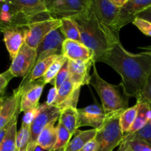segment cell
Returning <instances> with one entry per match:
<instances>
[{"label": "cell", "instance_id": "13", "mask_svg": "<svg viewBox=\"0 0 151 151\" xmlns=\"http://www.w3.org/2000/svg\"><path fill=\"white\" fill-rule=\"evenodd\" d=\"M65 40V37L59 29L50 32L36 49V62L54 55H62V44Z\"/></svg>", "mask_w": 151, "mask_h": 151}, {"label": "cell", "instance_id": "16", "mask_svg": "<svg viewBox=\"0 0 151 151\" xmlns=\"http://www.w3.org/2000/svg\"><path fill=\"white\" fill-rule=\"evenodd\" d=\"M95 61L93 60L88 61H73L68 60L69 78L78 88L87 84H90V71L93 67Z\"/></svg>", "mask_w": 151, "mask_h": 151}, {"label": "cell", "instance_id": "26", "mask_svg": "<svg viewBox=\"0 0 151 151\" xmlns=\"http://www.w3.org/2000/svg\"><path fill=\"white\" fill-rule=\"evenodd\" d=\"M62 24L59 28L65 39L73 40L81 43L78 28L72 19H62Z\"/></svg>", "mask_w": 151, "mask_h": 151}, {"label": "cell", "instance_id": "9", "mask_svg": "<svg viewBox=\"0 0 151 151\" xmlns=\"http://www.w3.org/2000/svg\"><path fill=\"white\" fill-rule=\"evenodd\" d=\"M61 24V19H51L28 25L25 44L36 50L44 38L52 31L59 29Z\"/></svg>", "mask_w": 151, "mask_h": 151}, {"label": "cell", "instance_id": "20", "mask_svg": "<svg viewBox=\"0 0 151 151\" xmlns=\"http://www.w3.org/2000/svg\"><path fill=\"white\" fill-rule=\"evenodd\" d=\"M96 132L97 130L94 128L86 131L77 130L73 135V138L69 142L63 151H81L88 142L95 138Z\"/></svg>", "mask_w": 151, "mask_h": 151}, {"label": "cell", "instance_id": "4", "mask_svg": "<svg viewBox=\"0 0 151 151\" xmlns=\"http://www.w3.org/2000/svg\"><path fill=\"white\" fill-rule=\"evenodd\" d=\"M11 21L8 27H27L30 24L53 19L46 7L44 0L8 1Z\"/></svg>", "mask_w": 151, "mask_h": 151}, {"label": "cell", "instance_id": "1", "mask_svg": "<svg viewBox=\"0 0 151 151\" xmlns=\"http://www.w3.org/2000/svg\"><path fill=\"white\" fill-rule=\"evenodd\" d=\"M96 62L112 67L121 78L124 94L137 100L144 88L151 73V52L131 53L126 50L120 41L114 43Z\"/></svg>", "mask_w": 151, "mask_h": 151}, {"label": "cell", "instance_id": "46", "mask_svg": "<svg viewBox=\"0 0 151 151\" xmlns=\"http://www.w3.org/2000/svg\"><path fill=\"white\" fill-rule=\"evenodd\" d=\"M0 106H1V103H0Z\"/></svg>", "mask_w": 151, "mask_h": 151}, {"label": "cell", "instance_id": "33", "mask_svg": "<svg viewBox=\"0 0 151 151\" xmlns=\"http://www.w3.org/2000/svg\"><path fill=\"white\" fill-rule=\"evenodd\" d=\"M68 77H69V72H68V60H67L62 67V69H60L59 73L57 74L56 78L50 82V83L53 84V87H55L58 90L60 88L61 86L66 81Z\"/></svg>", "mask_w": 151, "mask_h": 151}, {"label": "cell", "instance_id": "38", "mask_svg": "<svg viewBox=\"0 0 151 151\" xmlns=\"http://www.w3.org/2000/svg\"><path fill=\"white\" fill-rule=\"evenodd\" d=\"M57 93L58 90L55 87H52L50 91H49L48 94H47V101L45 102L46 104L48 105V106H52V105L54 104L55 101H56V96H57Z\"/></svg>", "mask_w": 151, "mask_h": 151}, {"label": "cell", "instance_id": "15", "mask_svg": "<svg viewBox=\"0 0 151 151\" xmlns=\"http://www.w3.org/2000/svg\"><path fill=\"white\" fill-rule=\"evenodd\" d=\"M78 126H90L99 129L106 119L107 116L102 106L97 104L90 105L84 109H78Z\"/></svg>", "mask_w": 151, "mask_h": 151}, {"label": "cell", "instance_id": "32", "mask_svg": "<svg viewBox=\"0 0 151 151\" xmlns=\"http://www.w3.org/2000/svg\"><path fill=\"white\" fill-rule=\"evenodd\" d=\"M125 136L130 138L140 139L151 145V119L139 131L133 134H125Z\"/></svg>", "mask_w": 151, "mask_h": 151}, {"label": "cell", "instance_id": "40", "mask_svg": "<svg viewBox=\"0 0 151 151\" xmlns=\"http://www.w3.org/2000/svg\"><path fill=\"white\" fill-rule=\"evenodd\" d=\"M136 18H140V19H144V20L151 22V7L144 10L142 13L138 14Z\"/></svg>", "mask_w": 151, "mask_h": 151}, {"label": "cell", "instance_id": "43", "mask_svg": "<svg viewBox=\"0 0 151 151\" xmlns=\"http://www.w3.org/2000/svg\"><path fill=\"white\" fill-rule=\"evenodd\" d=\"M35 151H46V150H43V149H41V147H37L36 148Z\"/></svg>", "mask_w": 151, "mask_h": 151}, {"label": "cell", "instance_id": "6", "mask_svg": "<svg viewBox=\"0 0 151 151\" xmlns=\"http://www.w3.org/2000/svg\"><path fill=\"white\" fill-rule=\"evenodd\" d=\"M90 10L104 30L112 38L119 40V35L114 32L113 28L120 8L114 5L110 0H91Z\"/></svg>", "mask_w": 151, "mask_h": 151}, {"label": "cell", "instance_id": "17", "mask_svg": "<svg viewBox=\"0 0 151 151\" xmlns=\"http://www.w3.org/2000/svg\"><path fill=\"white\" fill-rule=\"evenodd\" d=\"M62 55L73 61L94 60V53L85 45L73 40L65 39L62 44Z\"/></svg>", "mask_w": 151, "mask_h": 151}, {"label": "cell", "instance_id": "36", "mask_svg": "<svg viewBox=\"0 0 151 151\" xmlns=\"http://www.w3.org/2000/svg\"><path fill=\"white\" fill-rule=\"evenodd\" d=\"M14 77L12 75L10 71L7 70L6 72L0 74V99L4 97V92H5L6 88L8 85L9 82Z\"/></svg>", "mask_w": 151, "mask_h": 151}, {"label": "cell", "instance_id": "8", "mask_svg": "<svg viewBox=\"0 0 151 151\" xmlns=\"http://www.w3.org/2000/svg\"><path fill=\"white\" fill-rule=\"evenodd\" d=\"M61 111L57 107L48 106L45 103L38 106V113L30 126V142L28 151H35L37 147V139L41 131L53 121H58Z\"/></svg>", "mask_w": 151, "mask_h": 151}, {"label": "cell", "instance_id": "23", "mask_svg": "<svg viewBox=\"0 0 151 151\" xmlns=\"http://www.w3.org/2000/svg\"><path fill=\"white\" fill-rule=\"evenodd\" d=\"M136 103L138 105L137 115H136L134 123L132 125L130 131L128 132L129 134L139 131L151 119V105L147 103L136 102Z\"/></svg>", "mask_w": 151, "mask_h": 151}, {"label": "cell", "instance_id": "34", "mask_svg": "<svg viewBox=\"0 0 151 151\" xmlns=\"http://www.w3.org/2000/svg\"><path fill=\"white\" fill-rule=\"evenodd\" d=\"M136 100L138 103H147L151 105V73L148 77L143 91Z\"/></svg>", "mask_w": 151, "mask_h": 151}, {"label": "cell", "instance_id": "12", "mask_svg": "<svg viewBox=\"0 0 151 151\" xmlns=\"http://www.w3.org/2000/svg\"><path fill=\"white\" fill-rule=\"evenodd\" d=\"M45 86L42 78L29 83L24 86H19L21 89L20 112H25L33 110L39 106L40 97L42 94L43 89Z\"/></svg>", "mask_w": 151, "mask_h": 151}, {"label": "cell", "instance_id": "41", "mask_svg": "<svg viewBox=\"0 0 151 151\" xmlns=\"http://www.w3.org/2000/svg\"><path fill=\"white\" fill-rule=\"evenodd\" d=\"M19 113H20V112H19ZM16 115H15V116H16ZM13 118H14V117H13ZM13 119H12V120L10 121V122H9L8 124H7V125H6L4 127V128H2L1 130H0V147H1V143H2L3 139H4V137H5V135H6V134H7V131H8L9 128H10V126L11 125L12 122H13Z\"/></svg>", "mask_w": 151, "mask_h": 151}, {"label": "cell", "instance_id": "3", "mask_svg": "<svg viewBox=\"0 0 151 151\" xmlns=\"http://www.w3.org/2000/svg\"><path fill=\"white\" fill-rule=\"evenodd\" d=\"M96 63L93 66V72L90 75V84L95 88L102 102V107L106 116L122 113L129 108V98L124 94L120 84L113 85L102 79L97 72Z\"/></svg>", "mask_w": 151, "mask_h": 151}, {"label": "cell", "instance_id": "28", "mask_svg": "<svg viewBox=\"0 0 151 151\" xmlns=\"http://www.w3.org/2000/svg\"><path fill=\"white\" fill-rule=\"evenodd\" d=\"M138 105L136 103L135 106L128 108L124 110L122 113L120 114L119 116V125L121 128V131L123 134H128L131 128L132 125L134 123L136 119V115H137Z\"/></svg>", "mask_w": 151, "mask_h": 151}, {"label": "cell", "instance_id": "5", "mask_svg": "<svg viewBox=\"0 0 151 151\" xmlns=\"http://www.w3.org/2000/svg\"><path fill=\"white\" fill-rule=\"evenodd\" d=\"M121 114L107 116L103 125L97 129L95 137L97 145L96 151H112L122 142L124 134L121 132L119 125Z\"/></svg>", "mask_w": 151, "mask_h": 151}, {"label": "cell", "instance_id": "18", "mask_svg": "<svg viewBox=\"0 0 151 151\" xmlns=\"http://www.w3.org/2000/svg\"><path fill=\"white\" fill-rule=\"evenodd\" d=\"M26 30L27 27H7L3 30L4 42L11 60L14 58L25 44Z\"/></svg>", "mask_w": 151, "mask_h": 151}, {"label": "cell", "instance_id": "44", "mask_svg": "<svg viewBox=\"0 0 151 151\" xmlns=\"http://www.w3.org/2000/svg\"><path fill=\"white\" fill-rule=\"evenodd\" d=\"M141 49H142V50H144L145 51H147V52H151V50H146V49H144V48H142V47H140Z\"/></svg>", "mask_w": 151, "mask_h": 151}, {"label": "cell", "instance_id": "2", "mask_svg": "<svg viewBox=\"0 0 151 151\" xmlns=\"http://www.w3.org/2000/svg\"><path fill=\"white\" fill-rule=\"evenodd\" d=\"M72 19L78 28L81 43L94 53L95 63L114 43L120 41L112 38L96 22L90 9L86 13L75 16Z\"/></svg>", "mask_w": 151, "mask_h": 151}, {"label": "cell", "instance_id": "37", "mask_svg": "<svg viewBox=\"0 0 151 151\" xmlns=\"http://www.w3.org/2000/svg\"><path fill=\"white\" fill-rule=\"evenodd\" d=\"M38 107L35 109H33V110L28 111L25 112V115H24L23 116V119H22V122L27 124V125H30L31 123L33 122V119H35L36 116L37 114H38Z\"/></svg>", "mask_w": 151, "mask_h": 151}, {"label": "cell", "instance_id": "42", "mask_svg": "<svg viewBox=\"0 0 151 151\" xmlns=\"http://www.w3.org/2000/svg\"><path fill=\"white\" fill-rule=\"evenodd\" d=\"M111 2L118 8H121L127 3V0H110Z\"/></svg>", "mask_w": 151, "mask_h": 151}, {"label": "cell", "instance_id": "45", "mask_svg": "<svg viewBox=\"0 0 151 151\" xmlns=\"http://www.w3.org/2000/svg\"><path fill=\"white\" fill-rule=\"evenodd\" d=\"M64 150V149H61V150H57V151H63Z\"/></svg>", "mask_w": 151, "mask_h": 151}, {"label": "cell", "instance_id": "24", "mask_svg": "<svg viewBox=\"0 0 151 151\" xmlns=\"http://www.w3.org/2000/svg\"><path fill=\"white\" fill-rule=\"evenodd\" d=\"M19 114H16L13 118V122L9 128L2 143L0 147V151H17L16 147V136H17V119Z\"/></svg>", "mask_w": 151, "mask_h": 151}, {"label": "cell", "instance_id": "27", "mask_svg": "<svg viewBox=\"0 0 151 151\" xmlns=\"http://www.w3.org/2000/svg\"><path fill=\"white\" fill-rule=\"evenodd\" d=\"M77 88H78V87L74 85L73 83L70 81V79L68 77L66 81L58 89L57 96H56V101H55L53 106H56V107H59L61 105L68 101L72 97L73 94L75 93Z\"/></svg>", "mask_w": 151, "mask_h": 151}, {"label": "cell", "instance_id": "7", "mask_svg": "<svg viewBox=\"0 0 151 151\" xmlns=\"http://www.w3.org/2000/svg\"><path fill=\"white\" fill-rule=\"evenodd\" d=\"M53 19H72L89 10L91 0H44Z\"/></svg>", "mask_w": 151, "mask_h": 151}, {"label": "cell", "instance_id": "29", "mask_svg": "<svg viewBox=\"0 0 151 151\" xmlns=\"http://www.w3.org/2000/svg\"><path fill=\"white\" fill-rule=\"evenodd\" d=\"M67 60H68V59L65 56L62 55H59L57 58L52 63V64L49 66L44 76L41 78L45 85L47 83H50V82L56 78L57 74L59 73L60 69H62V67Z\"/></svg>", "mask_w": 151, "mask_h": 151}, {"label": "cell", "instance_id": "21", "mask_svg": "<svg viewBox=\"0 0 151 151\" xmlns=\"http://www.w3.org/2000/svg\"><path fill=\"white\" fill-rule=\"evenodd\" d=\"M56 122H50L41 131L37 139V147L46 151L53 150L57 139V126H55Z\"/></svg>", "mask_w": 151, "mask_h": 151}, {"label": "cell", "instance_id": "14", "mask_svg": "<svg viewBox=\"0 0 151 151\" xmlns=\"http://www.w3.org/2000/svg\"><path fill=\"white\" fill-rule=\"evenodd\" d=\"M20 88L18 87L9 97L0 99V130L13 119L15 115L20 112Z\"/></svg>", "mask_w": 151, "mask_h": 151}, {"label": "cell", "instance_id": "35", "mask_svg": "<svg viewBox=\"0 0 151 151\" xmlns=\"http://www.w3.org/2000/svg\"><path fill=\"white\" fill-rule=\"evenodd\" d=\"M133 24L144 35L151 37V22L140 18H136Z\"/></svg>", "mask_w": 151, "mask_h": 151}, {"label": "cell", "instance_id": "25", "mask_svg": "<svg viewBox=\"0 0 151 151\" xmlns=\"http://www.w3.org/2000/svg\"><path fill=\"white\" fill-rule=\"evenodd\" d=\"M117 151H151V145L140 139L130 138L124 135Z\"/></svg>", "mask_w": 151, "mask_h": 151}, {"label": "cell", "instance_id": "22", "mask_svg": "<svg viewBox=\"0 0 151 151\" xmlns=\"http://www.w3.org/2000/svg\"><path fill=\"white\" fill-rule=\"evenodd\" d=\"M58 121H59L67 128L73 137L76 131L79 128L78 109L75 108H68L62 111Z\"/></svg>", "mask_w": 151, "mask_h": 151}, {"label": "cell", "instance_id": "31", "mask_svg": "<svg viewBox=\"0 0 151 151\" xmlns=\"http://www.w3.org/2000/svg\"><path fill=\"white\" fill-rule=\"evenodd\" d=\"M71 137H72V135L70 134L67 128L59 121H58L57 139H56V144L51 151H57L65 148L68 145L69 142L70 141Z\"/></svg>", "mask_w": 151, "mask_h": 151}, {"label": "cell", "instance_id": "39", "mask_svg": "<svg viewBox=\"0 0 151 151\" xmlns=\"http://www.w3.org/2000/svg\"><path fill=\"white\" fill-rule=\"evenodd\" d=\"M96 150H97V145H96V142L94 138L93 139L88 142L81 149V151H96Z\"/></svg>", "mask_w": 151, "mask_h": 151}, {"label": "cell", "instance_id": "30", "mask_svg": "<svg viewBox=\"0 0 151 151\" xmlns=\"http://www.w3.org/2000/svg\"><path fill=\"white\" fill-rule=\"evenodd\" d=\"M30 125L22 122L20 130L16 136L17 151H28L30 142Z\"/></svg>", "mask_w": 151, "mask_h": 151}, {"label": "cell", "instance_id": "19", "mask_svg": "<svg viewBox=\"0 0 151 151\" xmlns=\"http://www.w3.org/2000/svg\"><path fill=\"white\" fill-rule=\"evenodd\" d=\"M59 55H51L50 57H47L43 60H40V61L36 62L35 66H33L31 72L28 74V76L23 78L19 86L22 87L26 84L29 83L33 82V81H36L42 78L45 72H47L49 66L57 58Z\"/></svg>", "mask_w": 151, "mask_h": 151}, {"label": "cell", "instance_id": "10", "mask_svg": "<svg viewBox=\"0 0 151 151\" xmlns=\"http://www.w3.org/2000/svg\"><path fill=\"white\" fill-rule=\"evenodd\" d=\"M36 59V50L24 44L12 60L8 70L14 78H25L35 66Z\"/></svg>", "mask_w": 151, "mask_h": 151}, {"label": "cell", "instance_id": "11", "mask_svg": "<svg viewBox=\"0 0 151 151\" xmlns=\"http://www.w3.org/2000/svg\"><path fill=\"white\" fill-rule=\"evenodd\" d=\"M151 7V0H127V3L120 8L114 24V32L119 35L123 27L134 21L138 14Z\"/></svg>", "mask_w": 151, "mask_h": 151}]
</instances>
